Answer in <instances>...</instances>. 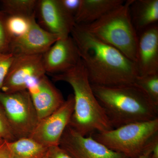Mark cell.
Here are the masks:
<instances>
[{
  "label": "cell",
  "mask_w": 158,
  "mask_h": 158,
  "mask_svg": "<svg viewBox=\"0 0 158 158\" xmlns=\"http://www.w3.org/2000/svg\"><path fill=\"white\" fill-rule=\"evenodd\" d=\"M91 85L113 86L135 83L138 76L135 62L102 41L81 25L75 24L70 34Z\"/></svg>",
  "instance_id": "cell-1"
},
{
  "label": "cell",
  "mask_w": 158,
  "mask_h": 158,
  "mask_svg": "<svg viewBox=\"0 0 158 158\" xmlns=\"http://www.w3.org/2000/svg\"><path fill=\"white\" fill-rule=\"evenodd\" d=\"M55 82H66L73 89L74 106L69 125L84 136L113 129L92 90L81 60L63 73L54 75Z\"/></svg>",
  "instance_id": "cell-2"
},
{
  "label": "cell",
  "mask_w": 158,
  "mask_h": 158,
  "mask_svg": "<svg viewBox=\"0 0 158 158\" xmlns=\"http://www.w3.org/2000/svg\"><path fill=\"white\" fill-rule=\"evenodd\" d=\"M91 87L113 128L158 118V107L134 84Z\"/></svg>",
  "instance_id": "cell-3"
},
{
  "label": "cell",
  "mask_w": 158,
  "mask_h": 158,
  "mask_svg": "<svg viewBox=\"0 0 158 158\" xmlns=\"http://www.w3.org/2000/svg\"><path fill=\"white\" fill-rule=\"evenodd\" d=\"M132 1H125L121 6L96 21L81 25L135 63L138 36L130 17L129 7Z\"/></svg>",
  "instance_id": "cell-4"
},
{
  "label": "cell",
  "mask_w": 158,
  "mask_h": 158,
  "mask_svg": "<svg viewBox=\"0 0 158 158\" xmlns=\"http://www.w3.org/2000/svg\"><path fill=\"white\" fill-rule=\"evenodd\" d=\"M90 135L115 152L127 158H138L151 149L158 141V118Z\"/></svg>",
  "instance_id": "cell-5"
},
{
  "label": "cell",
  "mask_w": 158,
  "mask_h": 158,
  "mask_svg": "<svg viewBox=\"0 0 158 158\" xmlns=\"http://www.w3.org/2000/svg\"><path fill=\"white\" fill-rule=\"evenodd\" d=\"M0 103L16 139L30 137L39 120L28 91L6 93L1 91Z\"/></svg>",
  "instance_id": "cell-6"
},
{
  "label": "cell",
  "mask_w": 158,
  "mask_h": 158,
  "mask_svg": "<svg viewBox=\"0 0 158 158\" xmlns=\"http://www.w3.org/2000/svg\"><path fill=\"white\" fill-rule=\"evenodd\" d=\"M74 106L73 94H70L59 109L39 120L30 137L48 148L59 145L62 135L70 122Z\"/></svg>",
  "instance_id": "cell-7"
},
{
  "label": "cell",
  "mask_w": 158,
  "mask_h": 158,
  "mask_svg": "<svg viewBox=\"0 0 158 158\" xmlns=\"http://www.w3.org/2000/svg\"><path fill=\"white\" fill-rule=\"evenodd\" d=\"M42 57V55L14 56L2 91L11 93L27 90V83L31 79L46 74Z\"/></svg>",
  "instance_id": "cell-8"
},
{
  "label": "cell",
  "mask_w": 158,
  "mask_h": 158,
  "mask_svg": "<svg viewBox=\"0 0 158 158\" xmlns=\"http://www.w3.org/2000/svg\"><path fill=\"white\" fill-rule=\"evenodd\" d=\"M59 145L73 158H127L110 149L91 135H82L69 125L62 135Z\"/></svg>",
  "instance_id": "cell-9"
},
{
  "label": "cell",
  "mask_w": 158,
  "mask_h": 158,
  "mask_svg": "<svg viewBox=\"0 0 158 158\" xmlns=\"http://www.w3.org/2000/svg\"><path fill=\"white\" fill-rule=\"evenodd\" d=\"M35 16L43 29L60 38L70 36L76 24L74 18L62 8L59 0H38Z\"/></svg>",
  "instance_id": "cell-10"
},
{
  "label": "cell",
  "mask_w": 158,
  "mask_h": 158,
  "mask_svg": "<svg viewBox=\"0 0 158 158\" xmlns=\"http://www.w3.org/2000/svg\"><path fill=\"white\" fill-rule=\"evenodd\" d=\"M46 73H63L75 66L81 60L78 49L71 36L60 38L42 55Z\"/></svg>",
  "instance_id": "cell-11"
},
{
  "label": "cell",
  "mask_w": 158,
  "mask_h": 158,
  "mask_svg": "<svg viewBox=\"0 0 158 158\" xmlns=\"http://www.w3.org/2000/svg\"><path fill=\"white\" fill-rule=\"evenodd\" d=\"M60 37L46 31L33 17L27 32L18 38L11 40L9 52L13 56L43 55Z\"/></svg>",
  "instance_id": "cell-12"
},
{
  "label": "cell",
  "mask_w": 158,
  "mask_h": 158,
  "mask_svg": "<svg viewBox=\"0 0 158 158\" xmlns=\"http://www.w3.org/2000/svg\"><path fill=\"white\" fill-rule=\"evenodd\" d=\"M39 120L48 116L59 109L65 102L62 94L46 74L28 86Z\"/></svg>",
  "instance_id": "cell-13"
},
{
  "label": "cell",
  "mask_w": 158,
  "mask_h": 158,
  "mask_svg": "<svg viewBox=\"0 0 158 158\" xmlns=\"http://www.w3.org/2000/svg\"><path fill=\"white\" fill-rule=\"evenodd\" d=\"M137 60L138 76L158 73V25L138 35Z\"/></svg>",
  "instance_id": "cell-14"
},
{
  "label": "cell",
  "mask_w": 158,
  "mask_h": 158,
  "mask_svg": "<svg viewBox=\"0 0 158 158\" xmlns=\"http://www.w3.org/2000/svg\"><path fill=\"white\" fill-rule=\"evenodd\" d=\"M129 13L133 26L138 35L158 24V0H132Z\"/></svg>",
  "instance_id": "cell-15"
},
{
  "label": "cell",
  "mask_w": 158,
  "mask_h": 158,
  "mask_svg": "<svg viewBox=\"0 0 158 158\" xmlns=\"http://www.w3.org/2000/svg\"><path fill=\"white\" fill-rule=\"evenodd\" d=\"M125 2L123 0H81L74 17L77 24L88 25L96 21Z\"/></svg>",
  "instance_id": "cell-16"
},
{
  "label": "cell",
  "mask_w": 158,
  "mask_h": 158,
  "mask_svg": "<svg viewBox=\"0 0 158 158\" xmlns=\"http://www.w3.org/2000/svg\"><path fill=\"white\" fill-rule=\"evenodd\" d=\"M8 143L13 158H43L48 149L30 137L19 138Z\"/></svg>",
  "instance_id": "cell-17"
},
{
  "label": "cell",
  "mask_w": 158,
  "mask_h": 158,
  "mask_svg": "<svg viewBox=\"0 0 158 158\" xmlns=\"http://www.w3.org/2000/svg\"><path fill=\"white\" fill-rule=\"evenodd\" d=\"M38 0H2L1 9L7 15L35 16Z\"/></svg>",
  "instance_id": "cell-18"
},
{
  "label": "cell",
  "mask_w": 158,
  "mask_h": 158,
  "mask_svg": "<svg viewBox=\"0 0 158 158\" xmlns=\"http://www.w3.org/2000/svg\"><path fill=\"white\" fill-rule=\"evenodd\" d=\"M134 84L158 107V73L138 76Z\"/></svg>",
  "instance_id": "cell-19"
},
{
  "label": "cell",
  "mask_w": 158,
  "mask_h": 158,
  "mask_svg": "<svg viewBox=\"0 0 158 158\" xmlns=\"http://www.w3.org/2000/svg\"><path fill=\"white\" fill-rule=\"evenodd\" d=\"M20 15H7L6 25L11 40L26 34L30 28L33 17Z\"/></svg>",
  "instance_id": "cell-20"
},
{
  "label": "cell",
  "mask_w": 158,
  "mask_h": 158,
  "mask_svg": "<svg viewBox=\"0 0 158 158\" xmlns=\"http://www.w3.org/2000/svg\"><path fill=\"white\" fill-rule=\"evenodd\" d=\"M0 138L8 142L16 140L5 110L0 103Z\"/></svg>",
  "instance_id": "cell-21"
},
{
  "label": "cell",
  "mask_w": 158,
  "mask_h": 158,
  "mask_svg": "<svg viewBox=\"0 0 158 158\" xmlns=\"http://www.w3.org/2000/svg\"><path fill=\"white\" fill-rule=\"evenodd\" d=\"M6 17L7 15L0 8V52H9L11 41L6 28Z\"/></svg>",
  "instance_id": "cell-22"
},
{
  "label": "cell",
  "mask_w": 158,
  "mask_h": 158,
  "mask_svg": "<svg viewBox=\"0 0 158 158\" xmlns=\"http://www.w3.org/2000/svg\"><path fill=\"white\" fill-rule=\"evenodd\" d=\"M14 56L10 53L0 52V91L7 76Z\"/></svg>",
  "instance_id": "cell-23"
},
{
  "label": "cell",
  "mask_w": 158,
  "mask_h": 158,
  "mask_svg": "<svg viewBox=\"0 0 158 158\" xmlns=\"http://www.w3.org/2000/svg\"><path fill=\"white\" fill-rule=\"evenodd\" d=\"M59 2L64 10L74 18L80 8L81 0H59Z\"/></svg>",
  "instance_id": "cell-24"
},
{
  "label": "cell",
  "mask_w": 158,
  "mask_h": 158,
  "mask_svg": "<svg viewBox=\"0 0 158 158\" xmlns=\"http://www.w3.org/2000/svg\"><path fill=\"white\" fill-rule=\"evenodd\" d=\"M47 158H73L65 150L59 145L48 148Z\"/></svg>",
  "instance_id": "cell-25"
},
{
  "label": "cell",
  "mask_w": 158,
  "mask_h": 158,
  "mask_svg": "<svg viewBox=\"0 0 158 158\" xmlns=\"http://www.w3.org/2000/svg\"><path fill=\"white\" fill-rule=\"evenodd\" d=\"M0 158H13L8 141L0 139Z\"/></svg>",
  "instance_id": "cell-26"
},
{
  "label": "cell",
  "mask_w": 158,
  "mask_h": 158,
  "mask_svg": "<svg viewBox=\"0 0 158 158\" xmlns=\"http://www.w3.org/2000/svg\"><path fill=\"white\" fill-rule=\"evenodd\" d=\"M152 153L153 158H158V141L154 144L152 150Z\"/></svg>",
  "instance_id": "cell-27"
},
{
  "label": "cell",
  "mask_w": 158,
  "mask_h": 158,
  "mask_svg": "<svg viewBox=\"0 0 158 158\" xmlns=\"http://www.w3.org/2000/svg\"><path fill=\"white\" fill-rule=\"evenodd\" d=\"M152 148L149 150L147 152H145L144 154L140 156H139V157L138 158H153L152 153Z\"/></svg>",
  "instance_id": "cell-28"
},
{
  "label": "cell",
  "mask_w": 158,
  "mask_h": 158,
  "mask_svg": "<svg viewBox=\"0 0 158 158\" xmlns=\"http://www.w3.org/2000/svg\"><path fill=\"white\" fill-rule=\"evenodd\" d=\"M43 158H47V155Z\"/></svg>",
  "instance_id": "cell-29"
},
{
  "label": "cell",
  "mask_w": 158,
  "mask_h": 158,
  "mask_svg": "<svg viewBox=\"0 0 158 158\" xmlns=\"http://www.w3.org/2000/svg\"><path fill=\"white\" fill-rule=\"evenodd\" d=\"M0 139H1V138H0Z\"/></svg>",
  "instance_id": "cell-30"
}]
</instances>
